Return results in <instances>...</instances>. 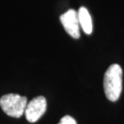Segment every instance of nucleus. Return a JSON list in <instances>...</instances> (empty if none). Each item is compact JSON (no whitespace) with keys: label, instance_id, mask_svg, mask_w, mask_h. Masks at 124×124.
<instances>
[{"label":"nucleus","instance_id":"nucleus-1","mask_svg":"<svg viewBox=\"0 0 124 124\" xmlns=\"http://www.w3.org/2000/svg\"><path fill=\"white\" fill-rule=\"evenodd\" d=\"M103 87L109 100L115 101L119 98L123 89V70L119 64H113L104 74Z\"/></svg>","mask_w":124,"mask_h":124},{"label":"nucleus","instance_id":"nucleus-2","mask_svg":"<svg viewBox=\"0 0 124 124\" xmlns=\"http://www.w3.org/2000/svg\"><path fill=\"white\" fill-rule=\"evenodd\" d=\"M28 99L16 93H8L0 98V106L4 113L14 118H20L24 114Z\"/></svg>","mask_w":124,"mask_h":124},{"label":"nucleus","instance_id":"nucleus-3","mask_svg":"<svg viewBox=\"0 0 124 124\" xmlns=\"http://www.w3.org/2000/svg\"><path fill=\"white\" fill-rule=\"evenodd\" d=\"M46 109L47 101L45 98L43 96H38L28 103L24 115L28 122L36 123L45 113Z\"/></svg>","mask_w":124,"mask_h":124},{"label":"nucleus","instance_id":"nucleus-4","mask_svg":"<svg viewBox=\"0 0 124 124\" xmlns=\"http://www.w3.org/2000/svg\"><path fill=\"white\" fill-rule=\"evenodd\" d=\"M60 20L64 30L69 36L74 39L80 37V23L78 19V13L75 10L69 9L65 13L61 15Z\"/></svg>","mask_w":124,"mask_h":124},{"label":"nucleus","instance_id":"nucleus-5","mask_svg":"<svg viewBox=\"0 0 124 124\" xmlns=\"http://www.w3.org/2000/svg\"><path fill=\"white\" fill-rule=\"evenodd\" d=\"M78 13L81 28H82L85 34H91L93 31V22L88 10L85 7H80Z\"/></svg>","mask_w":124,"mask_h":124},{"label":"nucleus","instance_id":"nucleus-6","mask_svg":"<svg viewBox=\"0 0 124 124\" xmlns=\"http://www.w3.org/2000/svg\"><path fill=\"white\" fill-rule=\"evenodd\" d=\"M58 124H77L76 120L69 115H65L61 118Z\"/></svg>","mask_w":124,"mask_h":124}]
</instances>
